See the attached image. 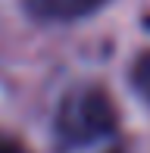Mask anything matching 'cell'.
<instances>
[{"instance_id": "obj_1", "label": "cell", "mask_w": 150, "mask_h": 153, "mask_svg": "<svg viewBox=\"0 0 150 153\" xmlns=\"http://www.w3.org/2000/svg\"><path fill=\"white\" fill-rule=\"evenodd\" d=\"M116 106L97 85H78L63 97L56 109V141L66 153L94 147L116 134Z\"/></svg>"}, {"instance_id": "obj_2", "label": "cell", "mask_w": 150, "mask_h": 153, "mask_svg": "<svg viewBox=\"0 0 150 153\" xmlns=\"http://www.w3.org/2000/svg\"><path fill=\"white\" fill-rule=\"evenodd\" d=\"M106 0H25L38 19H50V22H69V19H81L88 13L100 10Z\"/></svg>"}, {"instance_id": "obj_3", "label": "cell", "mask_w": 150, "mask_h": 153, "mask_svg": "<svg viewBox=\"0 0 150 153\" xmlns=\"http://www.w3.org/2000/svg\"><path fill=\"white\" fill-rule=\"evenodd\" d=\"M131 85H134V91L150 103V53H141L138 56V62H134V69H131Z\"/></svg>"}, {"instance_id": "obj_4", "label": "cell", "mask_w": 150, "mask_h": 153, "mask_svg": "<svg viewBox=\"0 0 150 153\" xmlns=\"http://www.w3.org/2000/svg\"><path fill=\"white\" fill-rule=\"evenodd\" d=\"M0 153H31L25 144H19L16 137H10V134H3L0 131Z\"/></svg>"}]
</instances>
